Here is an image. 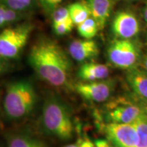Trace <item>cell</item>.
<instances>
[{
	"label": "cell",
	"instance_id": "cb8c5ba5",
	"mask_svg": "<svg viewBox=\"0 0 147 147\" xmlns=\"http://www.w3.org/2000/svg\"><path fill=\"white\" fill-rule=\"evenodd\" d=\"M78 142V147H95L94 142L91 141L88 137L79 140Z\"/></svg>",
	"mask_w": 147,
	"mask_h": 147
},
{
	"label": "cell",
	"instance_id": "ac0fdd59",
	"mask_svg": "<svg viewBox=\"0 0 147 147\" xmlns=\"http://www.w3.org/2000/svg\"><path fill=\"white\" fill-rule=\"evenodd\" d=\"M77 30L84 39H93L100 29L96 21L91 16L77 25Z\"/></svg>",
	"mask_w": 147,
	"mask_h": 147
},
{
	"label": "cell",
	"instance_id": "8fae6325",
	"mask_svg": "<svg viewBox=\"0 0 147 147\" xmlns=\"http://www.w3.org/2000/svg\"><path fill=\"white\" fill-rule=\"evenodd\" d=\"M126 80L131 89L133 99L147 101V71L136 67L127 71Z\"/></svg>",
	"mask_w": 147,
	"mask_h": 147
},
{
	"label": "cell",
	"instance_id": "4dcf8cb0",
	"mask_svg": "<svg viewBox=\"0 0 147 147\" xmlns=\"http://www.w3.org/2000/svg\"><path fill=\"white\" fill-rule=\"evenodd\" d=\"M146 42H147V33H146Z\"/></svg>",
	"mask_w": 147,
	"mask_h": 147
},
{
	"label": "cell",
	"instance_id": "2e32d148",
	"mask_svg": "<svg viewBox=\"0 0 147 147\" xmlns=\"http://www.w3.org/2000/svg\"><path fill=\"white\" fill-rule=\"evenodd\" d=\"M0 3L25 14L33 12L39 6L38 0H0Z\"/></svg>",
	"mask_w": 147,
	"mask_h": 147
},
{
	"label": "cell",
	"instance_id": "7402d4cb",
	"mask_svg": "<svg viewBox=\"0 0 147 147\" xmlns=\"http://www.w3.org/2000/svg\"><path fill=\"white\" fill-rule=\"evenodd\" d=\"M65 0H38L39 6L47 15L51 16L52 12Z\"/></svg>",
	"mask_w": 147,
	"mask_h": 147
},
{
	"label": "cell",
	"instance_id": "f1b7e54d",
	"mask_svg": "<svg viewBox=\"0 0 147 147\" xmlns=\"http://www.w3.org/2000/svg\"><path fill=\"white\" fill-rule=\"evenodd\" d=\"M63 147H78V142H77L74 144H69L67 145V146H65Z\"/></svg>",
	"mask_w": 147,
	"mask_h": 147
},
{
	"label": "cell",
	"instance_id": "4316f807",
	"mask_svg": "<svg viewBox=\"0 0 147 147\" xmlns=\"http://www.w3.org/2000/svg\"><path fill=\"white\" fill-rule=\"evenodd\" d=\"M135 101L141 106V108H142V109L144 110L145 113L147 114V101H138V100H135Z\"/></svg>",
	"mask_w": 147,
	"mask_h": 147
},
{
	"label": "cell",
	"instance_id": "d6986e66",
	"mask_svg": "<svg viewBox=\"0 0 147 147\" xmlns=\"http://www.w3.org/2000/svg\"><path fill=\"white\" fill-rule=\"evenodd\" d=\"M134 123L138 135L137 147H147V114H144Z\"/></svg>",
	"mask_w": 147,
	"mask_h": 147
},
{
	"label": "cell",
	"instance_id": "5b68a950",
	"mask_svg": "<svg viewBox=\"0 0 147 147\" xmlns=\"http://www.w3.org/2000/svg\"><path fill=\"white\" fill-rule=\"evenodd\" d=\"M34 25L27 22L5 28L0 33V57L5 59H16L26 46Z\"/></svg>",
	"mask_w": 147,
	"mask_h": 147
},
{
	"label": "cell",
	"instance_id": "277c9868",
	"mask_svg": "<svg viewBox=\"0 0 147 147\" xmlns=\"http://www.w3.org/2000/svg\"><path fill=\"white\" fill-rule=\"evenodd\" d=\"M106 57L114 67L127 71L138 67L142 57L141 44L136 39L112 40L106 49Z\"/></svg>",
	"mask_w": 147,
	"mask_h": 147
},
{
	"label": "cell",
	"instance_id": "44dd1931",
	"mask_svg": "<svg viewBox=\"0 0 147 147\" xmlns=\"http://www.w3.org/2000/svg\"><path fill=\"white\" fill-rule=\"evenodd\" d=\"M50 16L53 24L65 21L71 18L68 8L64 6H59L53 11Z\"/></svg>",
	"mask_w": 147,
	"mask_h": 147
},
{
	"label": "cell",
	"instance_id": "d4e9b609",
	"mask_svg": "<svg viewBox=\"0 0 147 147\" xmlns=\"http://www.w3.org/2000/svg\"><path fill=\"white\" fill-rule=\"evenodd\" d=\"M5 60H6L5 59H3L0 57V76L2 74L4 73L7 69V65Z\"/></svg>",
	"mask_w": 147,
	"mask_h": 147
},
{
	"label": "cell",
	"instance_id": "3957f363",
	"mask_svg": "<svg viewBox=\"0 0 147 147\" xmlns=\"http://www.w3.org/2000/svg\"><path fill=\"white\" fill-rule=\"evenodd\" d=\"M38 95L32 82L26 79L11 82L6 87L3 109L10 119H21L31 114L36 107Z\"/></svg>",
	"mask_w": 147,
	"mask_h": 147
},
{
	"label": "cell",
	"instance_id": "f546056e",
	"mask_svg": "<svg viewBox=\"0 0 147 147\" xmlns=\"http://www.w3.org/2000/svg\"><path fill=\"white\" fill-rule=\"evenodd\" d=\"M124 1H140V0H124Z\"/></svg>",
	"mask_w": 147,
	"mask_h": 147
},
{
	"label": "cell",
	"instance_id": "8992f818",
	"mask_svg": "<svg viewBox=\"0 0 147 147\" xmlns=\"http://www.w3.org/2000/svg\"><path fill=\"white\" fill-rule=\"evenodd\" d=\"M104 113L106 123H134L146 114L135 100L123 97L112 101L106 105Z\"/></svg>",
	"mask_w": 147,
	"mask_h": 147
},
{
	"label": "cell",
	"instance_id": "30bf717a",
	"mask_svg": "<svg viewBox=\"0 0 147 147\" xmlns=\"http://www.w3.org/2000/svg\"><path fill=\"white\" fill-rule=\"evenodd\" d=\"M68 53L73 59L84 62L98 56L100 49L97 42L93 39L74 40L69 43Z\"/></svg>",
	"mask_w": 147,
	"mask_h": 147
},
{
	"label": "cell",
	"instance_id": "9c48e42d",
	"mask_svg": "<svg viewBox=\"0 0 147 147\" xmlns=\"http://www.w3.org/2000/svg\"><path fill=\"white\" fill-rule=\"evenodd\" d=\"M111 31L115 38L133 39L140 31L139 19L131 11H119L113 18Z\"/></svg>",
	"mask_w": 147,
	"mask_h": 147
},
{
	"label": "cell",
	"instance_id": "7c38bea8",
	"mask_svg": "<svg viewBox=\"0 0 147 147\" xmlns=\"http://www.w3.org/2000/svg\"><path fill=\"white\" fill-rule=\"evenodd\" d=\"M91 11V16L96 21L99 29L106 27L113 13L117 0H86Z\"/></svg>",
	"mask_w": 147,
	"mask_h": 147
},
{
	"label": "cell",
	"instance_id": "4fadbf2b",
	"mask_svg": "<svg viewBox=\"0 0 147 147\" xmlns=\"http://www.w3.org/2000/svg\"><path fill=\"white\" fill-rule=\"evenodd\" d=\"M5 140L7 147H49L45 141L27 132H8Z\"/></svg>",
	"mask_w": 147,
	"mask_h": 147
},
{
	"label": "cell",
	"instance_id": "484cf974",
	"mask_svg": "<svg viewBox=\"0 0 147 147\" xmlns=\"http://www.w3.org/2000/svg\"><path fill=\"white\" fill-rule=\"evenodd\" d=\"M140 66H141L142 69H145L147 71V50L144 54L142 55V60H141Z\"/></svg>",
	"mask_w": 147,
	"mask_h": 147
},
{
	"label": "cell",
	"instance_id": "83f0119b",
	"mask_svg": "<svg viewBox=\"0 0 147 147\" xmlns=\"http://www.w3.org/2000/svg\"><path fill=\"white\" fill-rule=\"evenodd\" d=\"M143 18H144L145 23H147V4H146L143 9Z\"/></svg>",
	"mask_w": 147,
	"mask_h": 147
},
{
	"label": "cell",
	"instance_id": "6da1fadb",
	"mask_svg": "<svg viewBox=\"0 0 147 147\" xmlns=\"http://www.w3.org/2000/svg\"><path fill=\"white\" fill-rule=\"evenodd\" d=\"M29 63L42 80L54 87H65L70 80L72 65L69 57L54 40L42 37L29 51Z\"/></svg>",
	"mask_w": 147,
	"mask_h": 147
},
{
	"label": "cell",
	"instance_id": "9a60e30c",
	"mask_svg": "<svg viewBox=\"0 0 147 147\" xmlns=\"http://www.w3.org/2000/svg\"><path fill=\"white\" fill-rule=\"evenodd\" d=\"M67 8L74 25H78L91 17V11L86 0L74 2L69 5Z\"/></svg>",
	"mask_w": 147,
	"mask_h": 147
},
{
	"label": "cell",
	"instance_id": "52a82bcc",
	"mask_svg": "<svg viewBox=\"0 0 147 147\" xmlns=\"http://www.w3.org/2000/svg\"><path fill=\"white\" fill-rule=\"evenodd\" d=\"M102 127L106 139L115 147H137L138 135L134 123H106Z\"/></svg>",
	"mask_w": 147,
	"mask_h": 147
},
{
	"label": "cell",
	"instance_id": "e0dca14e",
	"mask_svg": "<svg viewBox=\"0 0 147 147\" xmlns=\"http://www.w3.org/2000/svg\"><path fill=\"white\" fill-rule=\"evenodd\" d=\"M27 14L16 12L0 3V28L23 20Z\"/></svg>",
	"mask_w": 147,
	"mask_h": 147
},
{
	"label": "cell",
	"instance_id": "5bb4252c",
	"mask_svg": "<svg viewBox=\"0 0 147 147\" xmlns=\"http://www.w3.org/2000/svg\"><path fill=\"white\" fill-rule=\"evenodd\" d=\"M109 74L110 69L107 65L95 62H85L81 65L78 71L79 78L85 82L106 79Z\"/></svg>",
	"mask_w": 147,
	"mask_h": 147
},
{
	"label": "cell",
	"instance_id": "ba28073f",
	"mask_svg": "<svg viewBox=\"0 0 147 147\" xmlns=\"http://www.w3.org/2000/svg\"><path fill=\"white\" fill-rule=\"evenodd\" d=\"M113 78L80 82L75 85L74 89L84 100L92 102H104L111 97L116 87Z\"/></svg>",
	"mask_w": 147,
	"mask_h": 147
},
{
	"label": "cell",
	"instance_id": "603a6c76",
	"mask_svg": "<svg viewBox=\"0 0 147 147\" xmlns=\"http://www.w3.org/2000/svg\"><path fill=\"white\" fill-rule=\"evenodd\" d=\"M94 144L95 147H115L106 138H98L95 140Z\"/></svg>",
	"mask_w": 147,
	"mask_h": 147
},
{
	"label": "cell",
	"instance_id": "7a4b0ae2",
	"mask_svg": "<svg viewBox=\"0 0 147 147\" xmlns=\"http://www.w3.org/2000/svg\"><path fill=\"white\" fill-rule=\"evenodd\" d=\"M40 123L47 135L68 141L74 133L70 108L57 95H48L42 109Z\"/></svg>",
	"mask_w": 147,
	"mask_h": 147
},
{
	"label": "cell",
	"instance_id": "ffe728a7",
	"mask_svg": "<svg viewBox=\"0 0 147 147\" xmlns=\"http://www.w3.org/2000/svg\"><path fill=\"white\" fill-rule=\"evenodd\" d=\"M74 27V24L71 19L66 20L65 21L53 24V28L55 34L57 36H64L70 33Z\"/></svg>",
	"mask_w": 147,
	"mask_h": 147
}]
</instances>
